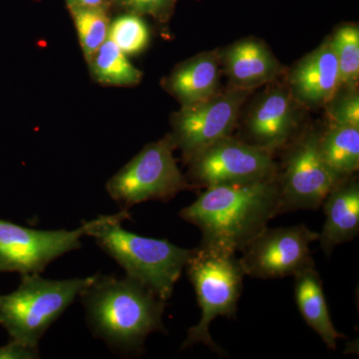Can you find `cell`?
<instances>
[{
    "label": "cell",
    "mask_w": 359,
    "mask_h": 359,
    "mask_svg": "<svg viewBox=\"0 0 359 359\" xmlns=\"http://www.w3.org/2000/svg\"><path fill=\"white\" fill-rule=\"evenodd\" d=\"M177 0H113V9L123 13L151 16L160 22H167L173 13Z\"/></svg>",
    "instance_id": "cell-24"
},
{
    "label": "cell",
    "mask_w": 359,
    "mask_h": 359,
    "mask_svg": "<svg viewBox=\"0 0 359 359\" xmlns=\"http://www.w3.org/2000/svg\"><path fill=\"white\" fill-rule=\"evenodd\" d=\"M221 55L204 52L177 66L163 80V87L181 103L188 106L218 93L221 79Z\"/></svg>",
    "instance_id": "cell-16"
},
{
    "label": "cell",
    "mask_w": 359,
    "mask_h": 359,
    "mask_svg": "<svg viewBox=\"0 0 359 359\" xmlns=\"http://www.w3.org/2000/svg\"><path fill=\"white\" fill-rule=\"evenodd\" d=\"M321 207L325 221L318 241L330 255L337 245L351 242L359 233V183L351 176L341 180L328 193Z\"/></svg>",
    "instance_id": "cell-14"
},
{
    "label": "cell",
    "mask_w": 359,
    "mask_h": 359,
    "mask_svg": "<svg viewBox=\"0 0 359 359\" xmlns=\"http://www.w3.org/2000/svg\"><path fill=\"white\" fill-rule=\"evenodd\" d=\"M126 55L140 53L147 47L150 32L143 16L123 13L111 20L109 37Z\"/></svg>",
    "instance_id": "cell-22"
},
{
    "label": "cell",
    "mask_w": 359,
    "mask_h": 359,
    "mask_svg": "<svg viewBox=\"0 0 359 359\" xmlns=\"http://www.w3.org/2000/svg\"><path fill=\"white\" fill-rule=\"evenodd\" d=\"M128 211L92 219L88 236L105 254L126 271V276L141 283L162 301L173 294L193 250L183 249L167 240L142 237L124 230Z\"/></svg>",
    "instance_id": "cell-3"
},
{
    "label": "cell",
    "mask_w": 359,
    "mask_h": 359,
    "mask_svg": "<svg viewBox=\"0 0 359 359\" xmlns=\"http://www.w3.org/2000/svg\"><path fill=\"white\" fill-rule=\"evenodd\" d=\"M297 126V112L292 94L273 88L261 97L248 118V143L273 154L285 146Z\"/></svg>",
    "instance_id": "cell-13"
},
{
    "label": "cell",
    "mask_w": 359,
    "mask_h": 359,
    "mask_svg": "<svg viewBox=\"0 0 359 359\" xmlns=\"http://www.w3.org/2000/svg\"><path fill=\"white\" fill-rule=\"evenodd\" d=\"M90 330L120 351H138L154 332H166L165 302L132 278L95 275L79 294Z\"/></svg>",
    "instance_id": "cell-2"
},
{
    "label": "cell",
    "mask_w": 359,
    "mask_h": 359,
    "mask_svg": "<svg viewBox=\"0 0 359 359\" xmlns=\"http://www.w3.org/2000/svg\"><path fill=\"white\" fill-rule=\"evenodd\" d=\"M294 278V299L302 318L320 335L328 349L337 348V339L344 337L337 332L328 311L323 280L316 266L299 271Z\"/></svg>",
    "instance_id": "cell-17"
},
{
    "label": "cell",
    "mask_w": 359,
    "mask_h": 359,
    "mask_svg": "<svg viewBox=\"0 0 359 359\" xmlns=\"http://www.w3.org/2000/svg\"><path fill=\"white\" fill-rule=\"evenodd\" d=\"M174 142L167 135L149 143L106 184V191L122 211L148 201L169 202L193 186L180 171Z\"/></svg>",
    "instance_id": "cell-6"
},
{
    "label": "cell",
    "mask_w": 359,
    "mask_h": 359,
    "mask_svg": "<svg viewBox=\"0 0 359 359\" xmlns=\"http://www.w3.org/2000/svg\"><path fill=\"white\" fill-rule=\"evenodd\" d=\"M320 233L306 224L269 229L266 226L244 250L238 259L245 276L262 280L294 276L304 269L316 266L311 257V243Z\"/></svg>",
    "instance_id": "cell-11"
},
{
    "label": "cell",
    "mask_w": 359,
    "mask_h": 359,
    "mask_svg": "<svg viewBox=\"0 0 359 359\" xmlns=\"http://www.w3.org/2000/svg\"><path fill=\"white\" fill-rule=\"evenodd\" d=\"M250 90L233 88L188 106L172 116L175 148L189 162L215 143L231 136Z\"/></svg>",
    "instance_id": "cell-8"
},
{
    "label": "cell",
    "mask_w": 359,
    "mask_h": 359,
    "mask_svg": "<svg viewBox=\"0 0 359 359\" xmlns=\"http://www.w3.org/2000/svg\"><path fill=\"white\" fill-rule=\"evenodd\" d=\"M236 88L250 90L275 79L282 65L264 42L245 39L231 45L221 56Z\"/></svg>",
    "instance_id": "cell-15"
},
{
    "label": "cell",
    "mask_w": 359,
    "mask_h": 359,
    "mask_svg": "<svg viewBox=\"0 0 359 359\" xmlns=\"http://www.w3.org/2000/svg\"><path fill=\"white\" fill-rule=\"evenodd\" d=\"M66 6L80 7V8H96L104 11H113V0H65Z\"/></svg>",
    "instance_id": "cell-26"
},
{
    "label": "cell",
    "mask_w": 359,
    "mask_h": 359,
    "mask_svg": "<svg viewBox=\"0 0 359 359\" xmlns=\"http://www.w3.org/2000/svg\"><path fill=\"white\" fill-rule=\"evenodd\" d=\"M87 63L93 81L104 86L133 87L143 77L142 71L130 62L128 55L109 39Z\"/></svg>",
    "instance_id": "cell-19"
},
{
    "label": "cell",
    "mask_w": 359,
    "mask_h": 359,
    "mask_svg": "<svg viewBox=\"0 0 359 359\" xmlns=\"http://www.w3.org/2000/svg\"><path fill=\"white\" fill-rule=\"evenodd\" d=\"M76 28L85 60L88 61L109 37L111 11L96 8H68Z\"/></svg>",
    "instance_id": "cell-20"
},
{
    "label": "cell",
    "mask_w": 359,
    "mask_h": 359,
    "mask_svg": "<svg viewBox=\"0 0 359 359\" xmlns=\"http://www.w3.org/2000/svg\"><path fill=\"white\" fill-rule=\"evenodd\" d=\"M187 163L190 166L187 179L193 188L255 183L278 177L273 154L231 136L217 142Z\"/></svg>",
    "instance_id": "cell-7"
},
{
    "label": "cell",
    "mask_w": 359,
    "mask_h": 359,
    "mask_svg": "<svg viewBox=\"0 0 359 359\" xmlns=\"http://www.w3.org/2000/svg\"><path fill=\"white\" fill-rule=\"evenodd\" d=\"M201 309V320L189 328L182 349L202 344L212 353L223 355L224 351L215 344L210 325L215 318H236L238 302L243 292L245 273L235 255L223 254L198 247L185 266Z\"/></svg>",
    "instance_id": "cell-5"
},
{
    "label": "cell",
    "mask_w": 359,
    "mask_h": 359,
    "mask_svg": "<svg viewBox=\"0 0 359 359\" xmlns=\"http://www.w3.org/2000/svg\"><path fill=\"white\" fill-rule=\"evenodd\" d=\"M320 149L339 181L353 176L359 167V127L330 126L320 133Z\"/></svg>",
    "instance_id": "cell-18"
},
{
    "label": "cell",
    "mask_w": 359,
    "mask_h": 359,
    "mask_svg": "<svg viewBox=\"0 0 359 359\" xmlns=\"http://www.w3.org/2000/svg\"><path fill=\"white\" fill-rule=\"evenodd\" d=\"M40 358L39 348H32L15 340L11 339L0 346V359H35Z\"/></svg>",
    "instance_id": "cell-25"
},
{
    "label": "cell",
    "mask_w": 359,
    "mask_h": 359,
    "mask_svg": "<svg viewBox=\"0 0 359 359\" xmlns=\"http://www.w3.org/2000/svg\"><path fill=\"white\" fill-rule=\"evenodd\" d=\"M278 178L255 183L205 188L179 216L202 233L199 247L236 255L278 216Z\"/></svg>",
    "instance_id": "cell-1"
},
{
    "label": "cell",
    "mask_w": 359,
    "mask_h": 359,
    "mask_svg": "<svg viewBox=\"0 0 359 359\" xmlns=\"http://www.w3.org/2000/svg\"><path fill=\"white\" fill-rule=\"evenodd\" d=\"M337 94L327 104L330 126L359 127V96L356 89Z\"/></svg>",
    "instance_id": "cell-23"
},
{
    "label": "cell",
    "mask_w": 359,
    "mask_h": 359,
    "mask_svg": "<svg viewBox=\"0 0 359 359\" xmlns=\"http://www.w3.org/2000/svg\"><path fill=\"white\" fill-rule=\"evenodd\" d=\"M278 215L299 210H318L339 180L321 156L320 133L309 132L287 153L278 175Z\"/></svg>",
    "instance_id": "cell-10"
},
{
    "label": "cell",
    "mask_w": 359,
    "mask_h": 359,
    "mask_svg": "<svg viewBox=\"0 0 359 359\" xmlns=\"http://www.w3.org/2000/svg\"><path fill=\"white\" fill-rule=\"evenodd\" d=\"M91 276L54 280L39 273L21 275L20 287L0 295V327L9 339L39 348L45 332L79 297Z\"/></svg>",
    "instance_id": "cell-4"
},
{
    "label": "cell",
    "mask_w": 359,
    "mask_h": 359,
    "mask_svg": "<svg viewBox=\"0 0 359 359\" xmlns=\"http://www.w3.org/2000/svg\"><path fill=\"white\" fill-rule=\"evenodd\" d=\"M292 96L306 107L327 105L341 89L339 63L330 39L302 59L290 75Z\"/></svg>",
    "instance_id": "cell-12"
},
{
    "label": "cell",
    "mask_w": 359,
    "mask_h": 359,
    "mask_svg": "<svg viewBox=\"0 0 359 359\" xmlns=\"http://www.w3.org/2000/svg\"><path fill=\"white\" fill-rule=\"evenodd\" d=\"M337 63L341 88L356 89L359 77V28L355 25L339 26L330 37Z\"/></svg>",
    "instance_id": "cell-21"
},
{
    "label": "cell",
    "mask_w": 359,
    "mask_h": 359,
    "mask_svg": "<svg viewBox=\"0 0 359 359\" xmlns=\"http://www.w3.org/2000/svg\"><path fill=\"white\" fill-rule=\"evenodd\" d=\"M92 219L73 231L36 230L0 219V273H40L52 262L81 249Z\"/></svg>",
    "instance_id": "cell-9"
}]
</instances>
